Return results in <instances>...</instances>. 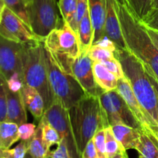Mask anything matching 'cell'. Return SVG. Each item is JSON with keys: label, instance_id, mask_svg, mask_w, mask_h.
I'll use <instances>...</instances> for the list:
<instances>
[{"label": "cell", "instance_id": "74e56055", "mask_svg": "<svg viewBox=\"0 0 158 158\" xmlns=\"http://www.w3.org/2000/svg\"><path fill=\"white\" fill-rule=\"evenodd\" d=\"M6 83L9 89L12 92H19L21 91L24 86V80L23 77L18 73H15L12 75V77L7 80H6Z\"/></svg>", "mask_w": 158, "mask_h": 158}, {"label": "cell", "instance_id": "d6986e66", "mask_svg": "<svg viewBox=\"0 0 158 158\" xmlns=\"http://www.w3.org/2000/svg\"><path fill=\"white\" fill-rule=\"evenodd\" d=\"M93 70L95 81L104 92L115 90L117 88L118 79L103 63L98 61H93Z\"/></svg>", "mask_w": 158, "mask_h": 158}, {"label": "cell", "instance_id": "681fc988", "mask_svg": "<svg viewBox=\"0 0 158 158\" xmlns=\"http://www.w3.org/2000/svg\"><path fill=\"white\" fill-rule=\"evenodd\" d=\"M31 1H32V0H29V2H31Z\"/></svg>", "mask_w": 158, "mask_h": 158}, {"label": "cell", "instance_id": "7dc6e473", "mask_svg": "<svg viewBox=\"0 0 158 158\" xmlns=\"http://www.w3.org/2000/svg\"><path fill=\"white\" fill-rule=\"evenodd\" d=\"M152 8H153V9H158V0H153Z\"/></svg>", "mask_w": 158, "mask_h": 158}, {"label": "cell", "instance_id": "9a60e30c", "mask_svg": "<svg viewBox=\"0 0 158 158\" xmlns=\"http://www.w3.org/2000/svg\"><path fill=\"white\" fill-rule=\"evenodd\" d=\"M88 9L94 29V44L104 35L106 0H88Z\"/></svg>", "mask_w": 158, "mask_h": 158}, {"label": "cell", "instance_id": "ffe728a7", "mask_svg": "<svg viewBox=\"0 0 158 158\" xmlns=\"http://www.w3.org/2000/svg\"><path fill=\"white\" fill-rule=\"evenodd\" d=\"M78 36L81 52H88L94 44V29L89 9L86 10L79 25Z\"/></svg>", "mask_w": 158, "mask_h": 158}, {"label": "cell", "instance_id": "44dd1931", "mask_svg": "<svg viewBox=\"0 0 158 158\" xmlns=\"http://www.w3.org/2000/svg\"><path fill=\"white\" fill-rule=\"evenodd\" d=\"M19 125L12 122H0V149H9L19 140Z\"/></svg>", "mask_w": 158, "mask_h": 158}, {"label": "cell", "instance_id": "f35d334b", "mask_svg": "<svg viewBox=\"0 0 158 158\" xmlns=\"http://www.w3.org/2000/svg\"><path fill=\"white\" fill-rule=\"evenodd\" d=\"M141 23L146 27L158 31V9H153L148 16L141 20Z\"/></svg>", "mask_w": 158, "mask_h": 158}, {"label": "cell", "instance_id": "c3c4849f", "mask_svg": "<svg viewBox=\"0 0 158 158\" xmlns=\"http://www.w3.org/2000/svg\"><path fill=\"white\" fill-rule=\"evenodd\" d=\"M24 158H32V157H31V156L29 155V154L27 153V154H26V157H25Z\"/></svg>", "mask_w": 158, "mask_h": 158}, {"label": "cell", "instance_id": "7c38bea8", "mask_svg": "<svg viewBox=\"0 0 158 158\" xmlns=\"http://www.w3.org/2000/svg\"><path fill=\"white\" fill-rule=\"evenodd\" d=\"M117 90L124 99L127 104L128 105L134 116L142 127L154 120L140 105V102L138 101L133 91L129 81L125 77L118 80Z\"/></svg>", "mask_w": 158, "mask_h": 158}, {"label": "cell", "instance_id": "f907efd6", "mask_svg": "<svg viewBox=\"0 0 158 158\" xmlns=\"http://www.w3.org/2000/svg\"><path fill=\"white\" fill-rule=\"evenodd\" d=\"M157 123H158V117H157Z\"/></svg>", "mask_w": 158, "mask_h": 158}, {"label": "cell", "instance_id": "f546056e", "mask_svg": "<svg viewBox=\"0 0 158 158\" xmlns=\"http://www.w3.org/2000/svg\"><path fill=\"white\" fill-rule=\"evenodd\" d=\"M29 141L21 140L19 144L12 149H0V158H24L28 153Z\"/></svg>", "mask_w": 158, "mask_h": 158}, {"label": "cell", "instance_id": "4316f807", "mask_svg": "<svg viewBox=\"0 0 158 158\" xmlns=\"http://www.w3.org/2000/svg\"><path fill=\"white\" fill-rule=\"evenodd\" d=\"M127 2L140 21L153 10V0H127Z\"/></svg>", "mask_w": 158, "mask_h": 158}, {"label": "cell", "instance_id": "8d00e7d4", "mask_svg": "<svg viewBox=\"0 0 158 158\" xmlns=\"http://www.w3.org/2000/svg\"><path fill=\"white\" fill-rule=\"evenodd\" d=\"M49 158H72L64 140H60L56 149L49 151Z\"/></svg>", "mask_w": 158, "mask_h": 158}, {"label": "cell", "instance_id": "d4e9b609", "mask_svg": "<svg viewBox=\"0 0 158 158\" xmlns=\"http://www.w3.org/2000/svg\"><path fill=\"white\" fill-rule=\"evenodd\" d=\"M39 125L41 127L42 138L49 149L52 145H57L60 143L61 139H60L58 132L56 131L55 128L50 123H48L47 120L43 117L40 120Z\"/></svg>", "mask_w": 158, "mask_h": 158}, {"label": "cell", "instance_id": "ab89813d", "mask_svg": "<svg viewBox=\"0 0 158 158\" xmlns=\"http://www.w3.org/2000/svg\"><path fill=\"white\" fill-rule=\"evenodd\" d=\"M142 129L147 133V134H149L151 137L153 138V140L157 143L158 145V123L155 120H153L151 123H149L148 124H147L146 126L143 127Z\"/></svg>", "mask_w": 158, "mask_h": 158}, {"label": "cell", "instance_id": "2e32d148", "mask_svg": "<svg viewBox=\"0 0 158 158\" xmlns=\"http://www.w3.org/2000/svg\"><path fill=\"white\" fill-rule=\"evenodd\" d=\"M22 94L26 109L32 114L34 118L40 120L46 110L44 100L41 94L35 88L26 84L22 89Z\"/></svg>", "mask_w": 158, "mask_h": 158}, {"label": "cell", "instance_id": "30bf717a", "mask_svg": "<svg viewBox=\"0 0 158 158\" xmlns=\"http://www.w3.org/2000/svg\"><path fill=\"white\" fill-rule=\"evenodd\" d=\"M15 73L23 77V44L0 35V75L7 80Z\"/></svg>", "mask_w": 158, "mask_h": 158}, {"label": "cell", "instance_id": "8992f818", "mask_svg": "<svg viewBox=\"0 0 158 158\" xmlns=\"http://www.w3.org/2000/svg\"><path fill=\"white\" fill-rule=\"evenodd\" d=\"M44 57L49 84L55 99L68 110L87 94L72 73L65 72L44 47Z\"/></svg>", "mask_w": 158, "mask_h": 158}, {"label": "cell", "instance_id": "e575fe53", "mask_svg": "<svg viewBox=\"0 0 158 158\" xmlns=\"http://www.w3.org/2000/svg\"><path fill=\"white\" fill-rule=\"evenodd\" d=\"M101 63H103L106 69H109L113 74H114L118 80L125 77L121 64L120 61L116 58V56L101 62Z\"/></svg>", "mask_w": 158, "mask_h": 158}, {"label": "cell", "instance_id": "bcb514c9", "mask_svg": "<svg viewBox=\"0 0 158 158\" xmlns=\"http://www.w3.org/2000/svg\"><path fill=\"white\" fill-rule=\"evenodd\" d=\"M5 7H6V4H5L4 0H0V20H1L2 14Z\"/></svg>", "mask_w": 158, "mask_h": 158}, {"label": "cell", "instance_id": "d6a6232c", "mask_svg": "<svg viewBox=\"0 0 158 158\" xmlns=\"http://www.w3.org/2000/svg\"><path fill=\"white\" fill-rule=\"evenodd\" d=\"M88 9V0H77V9H76L75 16L72 23L69 26L78 35L79 25L80 21Z\"/></svg>", "mask_w": 158, "mask_h": 158}, {"label": "cell", "instance_id": "cb8c5ba5", "mask_svg": "<svg viewBox=\"0 0 158 158\" xmlns=\"http://www.w3.org/2000/svg\"><path fill=\"white\" fill-rule=\"evenodd\" d=\"M100 104L104 111V114L110 126L117 124H123L121 118L117 114L112 100L110 97L109 92H103L99 97Z\"/></svg>", "mask_w": 158, "mask_h": 158}, {"label": "cell", "instance_id": "ba28073f", "mask_svg": "<svg viewBox=\"0 0 158 158\" xmlns=\"http://www.w3.org/2000/svg\"><path fill=\"white\" fill-rule=\"evenodd\" d=\"M43 117L55 128L60 139L64 140L72 158H81L73 132L69 110L55 99L53 103L45 110Z\"/></svg>", "mask_w": 158, "mask_h": 158}, {"label": "cell", "instance_id": "60d3db41", "mask_svg": "<svg viewBox=\"0 0 158 158\" xmlns=\"http://www.w3.org/2000/svg\"><path fill=\"white\" fill-rule=\"evenodd\" d=\"M81 158H97V151L93 139L88 142L83 151H82Z\"/></svg>", "mask_w": 158, "mask_h": 158}, {"label": "cell", "instance_id": "4fadbf2b", "mask_svg": "<svg viewBox=\"0 0 158 158\" xmlns=\"http://www.w3.org/2000/svg\"><path fill=\"white\" fill-rule=\"evenodd\" d=\"M104 35L110 39L117 47L126 49L114 0H106Z\"/></svg>", "mask_w": 158, "mask_h": 158}, {"label": "cell", "instance_id": "3957f363", "mask_svg": "<svg viewBox=\"0 0 158 158\" xmlns=\"http://www.w3.org/2000/svg\"><path fill=\"white\" fill-rule=\"evenodd\" d=\"M115 56L120 61L124 76L144 110L157 122L158 95L143 63L127 49L117 47Z\"/></svg>", "mask_w": 158, "mask_h": 158}, {"label": "cell", "instance_id": "e0dca14e", "mask_svg": "<svg viewBox=\"0 0 158 158\" xmlns=\"http://www.w3.org/2000/svg\"><path fill=\"white\" fill-rule=\"evenodd\" d=\"M113 133L125 150H135L140 140L141 130H137L125 124L111 126Z\"/></svg>", "mask_w": 158, "mask_h": 158}, {"label": "cell", "instance_id": "603a6c76", "mask_svg": "<svg viewBox=\"0 0 158 158\" xmlns=\"http://www.w3.org/2000/svg\"><path fill=\"white\" fill-rule=\"evenodd\" d=\"M50 149L46 145L42 138L41 127L38 124L35 136L29 143L28 154L32 158H49Z\"/></svg>", "mask_w": 158, "mask_h": 158}, {"label": "cell", "instance_id": "7402d4cb", "mask_svg": "<svg viewBox=\"0 0 158 158\" xmlns=\"http://www.w3.org/2000/svg\"><path fill=\"white\" fill-rule=\"evenodd\" d=\"M138 158H158V145L152 137L143 129L140 131V140L136 148Z\"/></svg>", "mask_w": 158, "mask_h": 158}, {"label": "cell", "instance_id": "6da1fadb", "mask_svg": "<svg viewBox=\"0 0 158 158\" xmlns=\"http://www.w3.org/2000/svg\"><path fill=\"white\" fill-rule=\"evenodd\" d=\"M126 49L158 79V49L127 0H114Z\"/></svg>", "mask_w": 158, "mask_h": 158}, {"label": "cell", "instance_id": "484cf974", "mask_svg": "<svg viewBox=\"0 0 158 158\" xmlns=\"http://www.w3.org/2000/svg\"><path fill=\"white\" fill-rule=\"evenodd\" d=\"M4 2L6 7L16 14L30 28L29 13H28V8L29 4V0H4Z\"/></svg>", "mask_w": 158, "mask_h": 158}, {"label": "cell", "instance_id": "8fae6325", "mask_svg": "<svg viewBox=\"0 0 158 158\" xmlns=\"http://www.w3.org/2000/svg\"><path fill=\"white\" fill-rule=\"evenodd\" d=\"M71 73L87 95L100 97L104 92L96 83L93 70V60L88 52H81L80 56L73 62Z\"/></svg>", "mask_w": 158, "mask_h": 158}, {"label": "cell", "instance_id": "5bb4252c", "mask_svg": "<svg viewBox=\"0 0 158 158\" xmlns=\"http://www.w3.org/2000/svg\"><path fill=\"white\" fill-rule=\"evenodd\" d=\"M6 99H7V118L6 120L18 125L27 122L26 107L23 100L22 90L12 92L5 83Z\"/></svg>", "mask_w": 158, "mask_h": 158}, {"label": "cell", "instance_id": "d590c367", "mask_svg": "<svg viewBox=\"0 0 158 158\" xmlns=\"http://www.w3.org/2000/svg\"><path fill=\"white\" fill-rule=\"evenodd\" d=\"M6 80L0 75V122L6 121L7 118V99H6Z\"/></svg>", "mask_w": 158, "mask_h": 158}, {"label": "cell", "instance_id": "836d02e7", "mask_svg": "<svg viewBox=\"0 0 158 158\" xmlns=\"http://www.w3.org/2000/svg\"><path fill=\"white\" fill-rule=\"evenodd\" d=\"M37 127L34 123H24L19 125V140L23 141H30L35 136Z\"/></svg>", "mask_w": 158, "mask_h": 158}, {"label": "cell", "instance_id": "f6af8a7d", "mask_svg": "<svg viewBox=\"0 0 158 158\" xmlns=\"http://www.w3.org/2000/svg\"><path fill=\"white\" fill-rule=\"evenodd\" d=\"M108 158H129V157H128L127 154V151H123Z\"/></svg>", "mask_w": 158, "mask_h": 158}, {"label": "cell", "instance_id": "9c48e42d", "mask_svg": "<svg viewBox=\"0 0 158 158\" xmlns=\"http://www.w3.org/2000/svg\"><path fill=\"white\" fill-rule=\"evenodd\" d=\"M0 35L7 40L22 44L43 41V39L32 32L22 19L6 6L0 20Z\"/></svg>", "mask_w": 158, "mask_h": 158}, {"label": "cell", "instance_id": "f1b7e54d", "mask_svg": "<svg viewBox=\"0 0 158 158\" xmlns=\"http://www.w3.org/2000/svg\"><path fill=\"white\" fill-rule=\"evenodd\" d=\"M58 7L63 21L70 25L75 16L77 0H59Z\"/></svg>", "mask_w": 158, "mask_h": 158}, {"label": "cell", "instance_id": "4dcf8cb0", "mask_svg": "<svg viewBox=\"0 0 158 158\" xmlns=\"http://www.w3.org/2000/svg\"><path fill=\"white\" fill-rule=\"evenodd\" d=\"M88 54L93 61H98L100 63L115 56L114 52L95 44L92 45Z\"/></svg>", "mask_w": 158, "mask_h": 158}, {"label": "cell", "instance_id": "83f0119b", "mask_svg": "<svg viewBox=\"0 0 158 158\" xmlns=\"http://www.w3.org/2000/svg\"><path fill=\"white\" fill-rule=\"evenodd\" d=\"M104 132L105 140H106V150L108 157H112L114 154H117L120 151H126L115 137L114 133H113L111 126L104 128Z\"/></svg>", "mask_w": 158, "mask_h": 158}, {"label": "cell", "instance_id": "7bdbcfd3", "mask_svg": "<svg viewBox=\"0 0 158 158\" xmlns=\"http://www.w3.org/2000/svg\"><path fill=\"white\" fill-rule=\"evenodd\" d=\"M143 66H144V65H143ZM144 67H145V69H146V71H147V73H148V77H149L150 80H151V83H152V85L154 86V89H155L156 92H157V94L158 95V79L155 77V76H154V74L151 72V69H148V68L146 67L145 66H144Z\"/></svg>", "mask_w": 158, "mask_h": 158}, {"label": "cell", "instance_id": "ee69618b", "mask_svg": "<svg viewBox=\"0 0 158 158\" xmlns=\"http://www.w3.org/2000/svg\"><path fill=\"white\" fill-rule=\"evenodd\" d=\"M145 28H146L147 32L149 34L151 39L152 40L153 43H154V44L155 45L156 47H157L158 49V31H156L152 29H150V28L146 27V26H145Z\"/></svg>", "mask_w": 158, "mask_h": 158}, {"label": "cell", "instance_id": "277c9868", "mask_svg": "<svg viewBox=\"0 0 158 158\" xmlns=\"http://www.w3.org/2000/svg\"><path fill=\"white\" fill-rule=\"evenodd\" d=\"M23 73L24 84L35 88L41 94L46 110L55 97L48 78L43 41L23 44Z\"/></svg>", "mask_w": 158, "mask_h": 158}, {"label": "cell", "instance_id": "b9f144b4", "mask_svg": "<svg viewBox=\"0 0 158 158\" xmlns=\"http://www.w3.org/2000/svg\"><path fill=\"white\" fill-rule=\"evenodd\" d=\"M95 45H97L99 46H101V47L105 48V49H107L109 50L112 51V52H115L116 49H117V46H116L115 43L110 40V39L108 38L106 35H103L101 39L98 40L97 43H94ZM94 45V44H93Z\"/></svg>", "mask_w": 158, "mask_h": 158}, {"label": "cell", "instance_id": "7a4b0ae2", "mask_svg": "<svg viewBox=\"0 0 158 158\" xmlns=\"http://www.w3.org/2000/svg\"><path fill=\"white\" fill-rule=\"evenodd\" d=\"M69 115L80 154L99 130L110 126L99 97L86 95L69 109Z\"/></svg>", "mask_w": 158, "mask_h": 158}, {"label": "cell", "instance_id": "5b68a950", "mask_svg": "<svg viewBox=\"0 0 158 158\" xmlns=\"http://www.w3.org/2000/svg\"><path fill=\"white\" fill-rule=\"evenodd\" d=\"M43 45L57 65L65 72L72 73L71 66L81 54V49L78 35L69 23L63 21L60 28L43 39Z\"/></svg>", "mask_w": 158, "mask_h": 158}, {"label": "cell", "instance_id": "1f68e13d", "mask_svg": "<svg viewBox=\"0 0 158 158\" xmlns=\"http://www.w3.org/2000/svg\"><path fill=\"white\" fill-rule=\"evenodd\" d=\"M94 146L97 151V158H108L106 150V140H105L104 128L100 129L93 137Z\"/></svg>", "mask_w": 158, "mask_h": 158}, {"label": "cell", "instance_id": "ac0fdd59", "mask_svg": "<svg viewBox=\"0 0 158 158\" xmlns=\"http://www.w3.org/2000/svg\"><path fill=\"white\" fill-rule=\"evenodd\" d=\"M109 94L111 100H112L113 103L115 106L116 110L121 118L123 124L127 125V126L137 130H142V127L140 126L137 119L135 118L132 111L131 110L128 105L127 104L124 99L117 92V89L110 91Z\"/></svg>", "mask_w": 158, "mask_h": 158}, {"label": "cell", "instance_id": "52a82bcc", "mask_svg": "<svg viewBox=\"0 0 158 158\" xmlns=\"http://www.w3.org/2000/svg\"><path fill=\"white\" fill-rule=\"evenodd\" d=\"M28 13L31 30L43 40L63 23L57 0H32Z\"/></svg>", "mask_w": 158, "mask_h": 158}]
</instances>
